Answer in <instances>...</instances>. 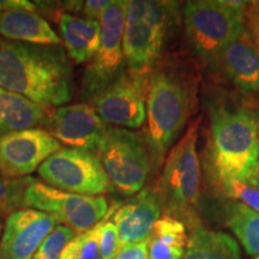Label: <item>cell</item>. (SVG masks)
<instances>
[{
    "instance_id": "cell-34",
    "label": "cell",
    "mask_w": 259,
    "mask_h": 259,
    "mask_svg": "<svg viewBox=\"0 0 259 259\" xmlns=\"http://www.w3.org/2000/svg\"><path fill=\"white\" fill-rule=\"evenodd\" d=\"M3 231H4V221H3V218H0V239H2Z\"/></svg>"
},
{
    "instance_id": "cell-8",
    "label": "cell",
    "mask_w": 259,
    "mask_h": 259,
    "mask_svg": "<svg viewBox=\"0 0 259 259\" xmlns=\"http://www.w3.org/2000/svg\"><path fill=\"white\" fill-rule=\"evenodd\" d=\"M126 8L127 0H112L100 18V47L84 70L82 78L80 95L85 103L108 88L127 70L122 47Z\"/></svg>"
},
{
    "instance_id": "cell-3",
    "label": "cell",
    "mask_w": 259,
    "mask_h": 259,
    "mask_svg": "<svg viewBox=\"0 0 259 259\" xmlns=\"http://www.w3.org/2000/svg\"><path fill=\"white\" fill-rule=\"evenodd\" d=\"M210 111L212 177L247 183L259 162V111L245 105H216Z\"/></svg>"
},
{
    "instance_id": "cell-16",
    "label": "cell",
    "mask_w": 259,
    "mask_h": 259,
    "mask_svg": "<svg viewBox=\"0 0 259 259\" xmlns=\"http://www.w3.org/2000/svg\"><path fill=\"white\" fill-rule=\"evenodd\" d=\"M162 203L156 189H143L132 199L111 212L121 246L145 240L161 219Z\"/></svg>"
},
{
    "instance_id": "cell-21",
    "label": "cell",
    "mask_w": 259,
    "mask_h": 259,
    "mask_svg": "<svg viewBox=\"0 0 259 259\" xmlns=\"http://www.w3.org/2000/svg\"><path fill=\"white\" fill-rule=\"evenodd\" d=\"M187 241L184 222L164 215L149 236V259H183Z\"/></svg>"
},
{
    "instance_id": "cell-24",
    "label": "cell",
    "mask_w": 259,
    "mask_h": 259,
    "mask_svg": "<svg viewBox=\"0 0 259 259\" xmlns=\"http://www.w3.org/2000/svg\"><path fill=\"white\" fill-rule=\"evenodd\" d=\"M99 223L89 231L74 236L64 248L60 259H101L97 239Z\"/></svg>"
},
{
    "instance_id": "cell-18",
    "label": "cell",
    "mask_w": 259,
    "mask_h": 259,
    "mask_svg": "<svg viewBox=\"0 0 259 259\" xmlns=\"http://www.w3.org/2000/svg\"><path fill=\"white\" fill-rule=\"evenodd\" d=\"M0 37L41 46L63 44L46 19L37 12L28 10L0 12Z\"/></svg>"
},
{
    "instance_id": "cell-7",
    "label": "cell",
    "mask_w": 259,
    "mask_h": 259,
    "mask_svg": "<svg viewBox=\"0 0 259 259\" xmlns=\"http://www.w3.org/2000/svg\"><path fill=\"white\" fill-rule=\"evenodd\" d=\"M114 190L135 196L143 190L151 170V162L143 135L111 126L96 151Z\"/></svg>"
},
{
    "instance_id": "cell-15",
    "label": "cell",
    "mask_w": 259,
    "mask_h": 259,
    "mask_svg": "<svg viewBox=\"0 0 259 259\" xmlns=\"http://www.w3.org/2000/svg\"><path fill=\"white\" fill-rule=\"evenodd\" d=\"M216 70L244 96L259 97V45L247 23L223 50Z\"/></svg>"
},
{
    "instance_id": "cell-14",
    "label": "cell",
    "mask_w": 259,
    "mask_h": 259,
    "mask_svg": "<svg viewBox=\"0 0 259 259\" xmlns=\"http://www.w3.org/2000/svg\"><path fill=\"white\" fill-rule=\"evenodd\" d=\"M59 221L51 213L23 208L10 213L0 239V259H31Z\"/></svg>"
},
{
    "instance_id": "cell-32",
    "label": "cell",
    "mask_w": 259,
    "mask_h": 259,
    "mask_svg": "<svg viewBox=\"0 0 259 259\" xmlns=\"http://www.w3.org/2000/svg\"><path fill=\"white\" fill-rule=\"evenodd\" d=\"M247 183L259 189V162L255 164L253 169H252L250 177H248L247 179Z\"/></svg>"
},
{
    "instance_id": "cell-33",
    "label": "cell",
    "mask_w": 259,
    "mask_h": 259,
    "mask_svg": "<svg viewBox=\"0 0 259 259\" xmlns=\"http://www.w3.org/2000/svg\"><path fill=\"white\" fill-rule=\"evenodd\" d=\"M246 11L250 12V14H253V15L259 16V2L248 3L247 8H246Z\"/></svg>"
},
{
    "instance_id": "cell-5",
    "label": "cell",
    "mask_w": 259,
    "mask_h": 259,
    "mask_svg": "<svg viewBox=\"0 0 259 259\" xmlns=\"http://www.w3.org/2000/svg\"><path fill=\"white\" fill-rule=\"evenodd\" d=\"M200 118L191 121L185 134L167 154L156 191L167 216L198 225L200 202V162L197 141Z\"/></svg>"
},
{
    "instance_id": "cell-17",
    "label": "cell",
    "mask_w": 259,
    "mask_h": 259,
    "mask_svg": "<svg viewBox=\"0 0 259 259\" xmlns=\"http://www.w3.org/2000/svg\"><path fill=\"white\" fill-rule=\"evenodd\" d=\"M58 25L69 59L76 64L89 63L100 47V21L61 12L58 16Z\"/></svg>"
},
{
    "instance_id": "cell-12",
    "label": "cell",
    "mask_w": 259,
    "mask_h": 259,
    "mask_svg": "<svg viewBox=\"0 0 259 259\" xmlns=\"http://www.w3.org/2000/svg\"><path fill=\"white\" fill-rule=\"evenodd\" d=\"M111 125L97 114L89 103H74L54 108L47 114L41 128L67 148L94 153L105 138Z\"/></svg>"
},
{
    "instance_id": "cell-10",
    "label": "cell",
    "mask_w": 259,
    "mask_h": 259,
    "mask_svg": "<svg viewBox=\"0 0 259 259\" xmlns=\"http://www.w3.org/2000/svg\"><path fill=\"white\" fill-rule=\"evenodd\" d=\"M37 171L45 184L65 192L102 196L114 191L101 162L90 151L63 148L48 157Z\"/></svg>"
},
{
    "instance_id": "cell-27",
    "label": "cell",
    "mask_w": 259,
    "mask_h": 259,
    "mask_svg": "<svg viewBox=\"0 0 259 259\" xmlns=\"http://www.w3.org/2000/svg\"><path fill=\"white\" fill-rule=\"evenodd\" d=\"M99 250L101 259H114L121 250V242L119 239L118 229L111 219L105 218L99 223Z\"/></svg>"
},
{
    "instance_id": "cell-9",
    "label": "cell",
    "mask_w": 259,
    "mask_h": 259,
    "mask_svg": "<svg viewBox=\"0 0 259 259\" xmlns=\"http://www.w3.org/2000/svg\"><path fill=\"white\" fill-rule=\"evenodd\" d=\"M24 208L51 213L64 225L80 234L107 216L108 202L103 196H83L54 189L44 181L28 177Z\"/></svg>"
},
{
    "instance_id": "cell-1",
    "label": "cell",
    "mask_w": 259,
    "mask_h": 259,
    "mask_svg": "<svg viewBox=\"0 0 259 259\" xmlns=\"http://www.w3.org/2000/svg\"><path fill=\"white\" fill-rule=\"evenodd\" d=\"M0 87L45 108H57L72 99V65L61 45L0 37Z\"/></svg>"
},
{
    "instance_id": "cell-31",
    "label": "cell",
    "mask_w": 259,
    "mask_h": 259,
    "mask_svg": "<svg viewBox=\"0 0 259 259\" xmlns=\"http://www.w3.org/2000/svg\"><path fill=\"white\" fill-rule=\"evenodd\" d=\"M246 23H247L251 32L253 34L255 41L259 45V16L246 11Z\"/></svg>"
},
{
    "instance_id": "cell-13",
    "label": "cell",
    "mask_w": 259,
    "mask_h": 259,
    "mask_svg": "<svg viewBox=\"0 0 259 259\" xmlns=\"http://www.w3.org/2000/svg\"><path fill=\"white\" fill-rule=\"evenodd\" d=\"M63 148L59 141L41 127L3 136L0 137V174L8 179H23Z\"/></svg>"
},
{
    "instance_id": "cell-2",
    "label": "cell",
    "mask_w": 259,
    "mask_h": 259,
    "mask_svg": "<svg viewBox=\"0 0 259 259\" xmlns=\"http://www.w3.org/2000/svg\"><path fill=\"white\" fill-rule=\"evenodd\" d=\"M193 78L173 66H157L150 74L147 95V127L143 138L151 169L163 166L167 154L192 114Z\"/></svg>"
},
{
    "instance_id": "cell-11",
    "label": "cell",
    "mask_w": 259,
    "mask_h": 259,
    "mask_svg": "<svg viewBox=\"0 0 259 259\" xmlns=\"http://www.w3.org/2000/svg\"><path fill=\"white\" fill-rule=\"evenodd\" d=\"M150 73L126 70L124 73L88 102L108 125L139 128L147 118V95Z\"/></svg>"
},
{
    "instance_id": "cell-29",
    "label": "cell",
    "mask_w": 259,
    "mask_h": 259,
    "mask_svg": "<svg viewBox=\"0 0 259 259\" xmlns=\"http://www.w3.org/2000/svg\"><path fill=\"white\" fill-rule=\"evenodd\" d=\"M111 2L112 0H87L82 3L79 12H82L83 17L100 21L102 14L111 4Z\"/></svg>"
},
{
    "instance_id": "cell-25",
    "label": "cell",
    "mask_w": 259,
    "mask_h": 259,
    "mask_svg": "<svg viewBox=\"0 0 259 259\" xmlns=\"http://www.w3.org/2000/svg\"><path fill=\"white\" fill-rule=\"evenodd\" d=\"M221 192L231 202L240 203L254 211L259 212V189L246 181L233 179L216 181Z\"/></svg>"
},
{
    "instance_id": "cell-22",
    "label": "cell",
    "mask_w": 259,
    "mask_h": 259,
    "mask_svg": "<svg viewBox=\"0 0 259 259\" xmlns=\"http://www.w3.org/2000/svg\"><path fill=\"white\" fill-rule=\"evenodd\" d=\"M227 222L247 254L259 257V212L231 202L227 205Z\"/></svg>"
},
{
    "instance_id": "cell-28",
    "label": "cell",
    "mask_w": 259,
    "mask_h": 259,
    "mask_svg": "<svg viewBox=\"0 0 259 259\" xmlns=\"http://www.w3.org/2000/svg\"><path fill=\"white\" fill-rule=\"evenodd\" d=\"M114 259H149V238L122 246Z\"/></svg>"
},
{
    "instance_id": "cell-19",
    "label": "cell",
    "mask_w": 259,
    "mask_h": 259,
    "mask_svg": "<svg viewBox=\"0 0 259 259\" xmlns=\"http://www.w3.org/2000/svg\"><path fill=\"white\" fill-rule=\"evenodd\" d=\"M50 109L0 87V137L21 130L42 127Z\"/></svg>"
},
{
    "instance_id": "cell-23",
    "label": "cell",
    "mask_w": 259,
    "mask_h": 259,
    "mask_svg": "<svg viewBox=\"0 0 259 259\" xmlns=\"http://www.w3.org/2000/svg\"><path fill=\"white\" fill-rule=\"evenodd\" d=\"M28 178L8 179L0 174V218L24 208V194Z\"/></svg>"
},
{
    "instance_id": "cell-30",
    "label": "cell",
    "mask_w": 259,
    "mask_h": 259,
    "mask_svg": "<svg viewBox=\"0 0 259 259\" xmlns=\"http://www.w3.org/2000/svg\"><path fill=\"white\" fill-rule=\"evenodd\" d=\"M11 10H28L36 11V4L28 0H0V12Z\"/></svg>"
},
{
    "instance_id": "cell-20",
    "label": "cell",
    "mask_w": 259,
    "mask_h": 259,
    "mask_svg": "<svg viewBox=\"0 0 259 259\" xmlns=\"http://www.w3.org/2000/svg\"><path fill=\"white\" fill-rule=\"evenodd\" d=\"M183 259H241V254L232 236L209 231L198 223L191 228Z\"/></svg>"
},
{
    "instance_id": "cell-35",
    "label": "cell",
    "mask_w": 259,
    "mask_h": 259,
    "mask_svg": "<svg viewBox=\"0 0 259 259\" xmlns=\"http://www.w3.org/2000/svg\"><path fill=\"white\" fill-rule=\"evenodd\" d=\"M254 259H259V257H255V258H254Z\"/></svg>"
},
{
    "instance_id": "cell-4",
    "label": "cell",
    "mask_w": 259,
    "mask_h": 259,
    "mask_svg": "<svg viewBox=\"0 0 259 259\" xmlns=\"http://www.w3.org/2000/svg\"><path fill=\"white\" fill-rule=\"evenodd\" d=\"M179 15L177 2H127L122 36L126 69L142 73L156 69Z\"/></svg>"
},
{
    "instance_id": "cell-26",
    "label": "cell",
    "mask_w": 259,
    "mask_h": 259,
    "mask_svg": "<svg viewBox=\"0 0 259 259\" xmlns=\"http://www.w3.org/2000/svg\"><path fill=\"white\" fill-rule=\"evenodd\" d=\"M77 234L64 225H58L46 236L31 259H60L66 245Z\"/></svg>"
},
{
    "instance_id": "cell-6",
    "label": "cell",
    "mask_w": 259,
    "mask_h": 259,
    "mask_svg": "<svg viewBox=\"0 0 259 259\" xmlns=\"http://www.w3.org/2000/svg\"><path fill=\"white\" fill-rule=\"evenodd\" d=\"M247 4L223 0H192L184 4L187 42L205 66L218 69L223 50L244 28Z\"/></svg>"
}]
</instances>
